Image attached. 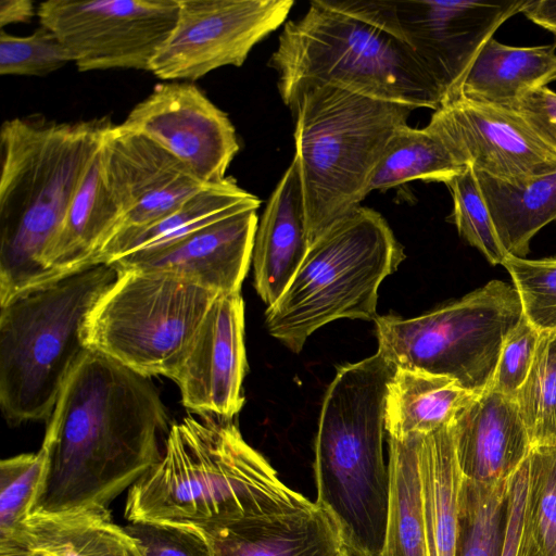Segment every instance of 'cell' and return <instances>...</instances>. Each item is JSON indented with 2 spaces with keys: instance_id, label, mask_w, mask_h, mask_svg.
Segmentation results:
<instances>
[{
  "instance_id": "cell-1",
  "label": "cell",
  "mask_w": 556,
  "mask_h": 556,
  "mask_svg": "<svg viewBox=\"0 0 556 556\" xmlns=\"http://www.w3.org/2000/svg\"><path fill=\"white\" fill-rule=\"evenodd\" d=\"M168 421L150 378L89 350L50 416L46 476L29 516L110 511L161 458Z\"/></svg>"
},
{
  "instance_id": "cell-2",
  "label": "cell",
  "mask_w": 556,
  "mask_h": 556,
  "mask_svg": "<svg viewBox=\"0 0 556 556\" xmlns=\"http://www.w3.org/2000/svg\"><path fill=\"white\" fill-rule=\"evenodd\" d=\"M245 442L233 419L188 414L129 489L125 518L197 528L312 504Z\"/></svg>"
},
{
  "instance_id": "cell-3",
  "label": "cell",
  "mask_w": 556,
  "mask_h": 556,
  "mask_svg": "<svg viewBox=\"0 0 556 556\" xmlns=\"http://www.w3.org/2000/svg\"><path fill=\"white\" fill-rule=\"evenodd\" d=\"M112 125L109 117L60 123L41 116L2 124L0 305L59 278L45 252Z\"/></svg>"
},
{
  "instance_id": "cell-4",
  "label": "cell",
  "mask_w": 556,
  "mask_h": 556,
  "mask_svg": "<svg viewBox=\"0 0 556 556\" xmlns=\"http://www.w3.org/2000/svg\"><path fill=\"white\" fill-rule=\"evenodd\" d=\"M395 367L378 352L341 366L315 438V503L336 521L352 556H380L390 503L383 456L384 399Z\"/></svg>"
},
{
  "instance_id": "cell-5",
  "label": "cell",
  "mask_w": 556,
  "mask_h": 556,
  "mask_svg": "<svg viewBox=\"0 0 556 556\" xmlns=\"http://www.w3.org/2000/svg\"><path fill=\"white\" fill-rule=\"evenodd\" d=\"M295 122V155L309 244L353 214L392 135L413 109L323 84L282 100Z\"/></svg>"
},
{
  "instance_id": "cell-6",
  "label": "cell",
  "mask_w": 556,
  "mask_h": 556,
  "mask_svg": "<svg viewBox=\"0 0 556 556\" xmlns=\"http://www.w3.org/2000/svg\"><path fill=\"white\" fill-rule=\"evenodd\" d=\"M117 275L112 265L94 264L0 305V405L10 424L51 416L89 351L83 340L87 316Z\"/></svg>"
},
{
  "instance_id": "cell-7",
  "label": "cell",
  "mask_w": 556,
  "mask_h": 556,
  "mask_svg": "<svg viewBox=\"0 0 556 556\" xmlns=\"http://www.w3.org/2000/svg\"><path fill=\"white\" fill-rule=\"evenodd\" d=\"M269 66L281 99L303 84H323L410 109L441 106L442 96L401 39L327 0L285 24Z\"/></svg>"
},
{
  "instance_id": "cell-8",
  "label": "cell",
  "mask_w": 556,
  "mask_h": 556,
  "mask_svg": "<svg viewBox=\"0 0 556 556\" xmlns=\"http://www.w3.org/2000/svg\"><path fill=\"white\" fill-rule=\"evenodd\" d=\"M405 258L387 220L358 207L314 242L280 298L265 312L269 334L294 353L341 318L375 320L378 289Z\"/></svg>"
},
{
  "instance_id": "cell-9",
  "label": "cell",
  "mask_w": 556,
  "mask_h": 556,
  "mask_svg": "<svg viewBox=\"0 0 556 556\" xmlns=\"http://www.w3.org/2000/svg\"><path fill=\"white\" fill-rule=\"evenodd\" d=\"M117 273L87 316L85 345L141 376L173 380L219 294L164 273Z\"/></svg>"
},
{
  "instance_id": "cell-10",
  "label": "cell",
  "mask_w": 556,
  "mask_h": 556,
  "mask_svg": "<svg viewBox=\"0 0 556 556\" xmlns=\"http://www.w3.org/2000/svg\"><path fill=\"white\" fill-rule=\"evenodd\" d=\"M521 317L515 287L494 279L417 317L377 316V352L395 368L447 377L478 395L490 389L503 342Z\"/></svg>"
},
{
  "instance_id": "cell-11",
  "label": "cell",
  "mask_w": 556,
  "mask_h": 556,
  "mask_svg": "<svg viewBox=\"0 0 556 556\" xmlns=\"http://www.w3.org/2000/svg\"><path fill=\"white\" fill-rule=\"evenodd\" d=\"M405 42L437 85L442 104L451 99L483 43L526 0L329 1ZM441 104V105H442Z\"/></svg>"
},
{
  "instance_id": "cell-12",
  "label": "cell",
  "mask_w": 556,
  "mask_h": 556,
  "mask_svg": "<svg viewBox=\"0 0 556 556\" xmlns=\"http://www.w3.org/2000/svg\"><path fill=\"white\" fill-rule=\"evenodd\" d=\"M179 0H48L37 9L80 72L149 71L172 34Z\"/></svg>"
},
{
  "instance_id": "cell-13",
  "label": "cell",
  "mask_w": 556,
  "mask_h": 556,
  "mask_svg": "<svg viewBox=\"0 0 556 556\" xmlns=\"http://www.w3.org/2000/svg\"><path fill=\"white\" fill-rule=\"evenodd\" d=\"M293 0H179L178 17L150 72L165 80H197L223 66H241L276 30Z\"/></svg>"
},
{
  "instance_id": "cell-14",
  "label": "cell",
  "mask_w": 556,
  "mask_h": 556,
  "mask_svg": "<svg viewBox=\"0 0 556 556\" xmlns=\"http://www.w3.org/2000/svg\"><path fill=\"white\" fill-rule=\"evenodd\" d=\"M122 125L178 159L206 185H218L240 146L228 115L191 83H161Z\"/></svg>"
},
{
  "instance_id": "cell-15",
  "label": "cell",
  "mask_w": 556,
  "mask_h": 556,
  "mask_svg": "<svg viewBox=\"0 0 556 556\" xmlns=\"http://www.w3.org/2000/svg\"><path fill=\"white\" fill-rule=\"evenodd\" d=\"M463 166L505 181L556 172V154L509 109L453 98L426 126Z\"/></svg>"
},
{
  "instance_id": "cell-16",
  "label": "cell",
  "mask_w": 556,
  "mask_h": 556,
  "mask_svg": "<svg viewBox=\"0 0 556 556\" xmlns=\"http://www.w3.org/2000/svg\"><path fill=\"white\" fill-rule=\"evenodd\" d=\"M100 161L121 214L114 236L165 217L195 193L213 186L198 179L160 144L122 124H113L105 131Z\"/></svg>"
},
{
  "instance_id": "cell-17",
  "label": "cell",
  "mask_w": 556,
  "mask_h": 556,
  "mask_svg": "<svg viewBox=\"0 0 556 556\" xmlns=\"http://www.w3.org/2000/svg\"><path fill=\"white\" fill-rule=\"evenodd\" d=\"M247 369L243 299L240 292L220 294L173 378L182 405L194 414L233 419L244 404Z\"/></svg>"
},
{
  "instance_id": "cell-18",
  "label": "cell",
  "mask_w": 556,
  "mask_h": 556,
  "mask_svg": "<svg viewBox=\"0 0 556 556\" xmlns=\"http://www.w3.org/2000/svg\"><path fill=\"white\" fill-rule=\"evenodd\" d=\"M258 224L256 210L216 220L164 248L124 256L109 265L173 275L217 294L240 292Z\"/></svg>"
},
{
  "instance_id": "cell-19",
  "label": "cell",
  "mask_w": 556,
  "mask_h": 556,
  "mask_svg": "<svg viewBox=\"0 0 556 556\" xmlns=\"http://www.w3.org/2000/svg\"><path fill=\"white\" fill-rule=\"evenodd\" d=\"M199 529L214 556H352L336 521L315 502Z\"/></svg>"
},
{
  "instance_id": "cell-20",
  "label": "cell",
  "mask_w": 556,
  "mask_h": 556,
  "mask_svg": "<svg viewBox=\"0 0 556 556\" xmlns=\"http://www.w3.org/2000/svg\"><path fill=\"white\" fill-rule=\"evenodd\" d=\"M450 426L463 477L473 482L507 481L532 447L515 399L493 390L476 395Z\"/></svg>"
},
{
  "instance_id": "cell-21",
  "label": "cell",
  "mask_w": 556,
  "mask_h": 556,
  "mask_svg": "<svg viewBox=\"0 0 556 556\" xmlns=\"http://www.w3.org/2000/svg\"><path fill=\"white\" fill-rule=\"evenodd\" d=\"M309 247L301 177L293 160L269 197L254 238V287L267 307L283 293Z\"/></svg>"
},
{
  "instance_id": "cell-22",
  "label": "cell",
  "mask_w": 556,
  "mask_h": 556,
  "mask_svg": "<svg viewBox=\"0 0 556 556\" xmlns=\"http://www.w3.org/2000/svg\"><path fill=\"white\" fill-rule=\"evenodd\" d=\"M555 49L554 45L508 46L491 37L478 51L451 99L514 110L525 94L553 81Z\"/></svg>"
},
{
  "instance_id": "cell-23",
  "label": "cell",
  "mask_w": 556,
  "mask_h": 556,
  "mask_svg": "<svg viewBox=\"0 0 556 556\" xmlns=\"http://www.w3.org/2000/svg\"><path fill=\"white\" fill-rule=\"evenodd\" d=\"M119 219V210L102 174L99 148L45 252L46 266L60 277L97 264L101 250L116 233Z\"/></svg>"
},
{
  "instance_id": "cell-24",
  "label": "cell",
  "mask_w": 556,
  "mask_h": 556,
  "mask_svg": "<svg viewBox=\"0 0 556 556\" xmlns=\"http://www.w3.org/2000/svg\"><path fill=\"white\" fill-rule=\"evenodd\" d=\"M261 201L228 177L185 201L165 217L141 228L114 236L101 250L97 264H111L124 256L169 245L187 236L244 210H257Z\"/></svg>"
},
{
  "instance_id": "cell-25",
  "label": "cell",
  "mask_w": 556,
  "mask_h": 556,
  "mask_svg": "<svg viewBox=\"0 0 556 556\" xmlns=\"http://www.w3.org/2000/svg\"><path fill=\"white\" fill-rule=\"evenodd\" d=\"M450 425L428 434H419L418 438L428 556H456L463 473Z\"/></svg>"
},
{
  "instance_id": "cell-26",
  "label": "cell",
  "mask_w": 556,
  "mask_h": 556,
  "mask_svg": "<svg viewBox=\"0 0 556 556\" xmlns=\"http://www.w3.org/2000/svg\"><path fill=\"white\" fill-rule=\"evenodd\" d=\"M476 395L451 378L396 368L384 399L386 431L397 440L434 432L448 426Z\"/></svg>"
},
{
  "instance_id": "cell-27",
  "label": "cell",
  "mask_w": 556,
  "mask_h": 556,
  "mask_svg": "<svg viewBox=\"0 0 556 556\" xmlns=\"http://www.w3.org/2000/svg\"><path fill=\"white\" fill-rule=\"evenodd\" d=\"M476 174L503 249L525 257L532 238L556 220V172L515 182Z\"/></svg>"
},
{
  "instance_id": "cell-28",
  "label": "cell",
  "mask_w": 556,
  "mask_h": 556,
  "mask_svg": "<svg viewBox=\"0 0 556 556\" xmlns=\"http://www.w3.org/2000/svg\"><path fill=\"white\" fill-rule=\"evenodd\" d=\"M25 528L30 556H140L110 511L29 516Z\"/></svg>"
},
{
  "instance_id": "cell-29",
  "label": "cell",
  "mask_w": 556,
  "mask_h": 556,
  "mask_svg": "<svg viewBox=\"0 0 556 556\" xmlns=\"http://www.w3.org/2000/svg\"><path fill=\"white\" fill-rule=\"evenodd\" d=\"M419 433L389 438L390 503L380 556H428L418 463Z\"/></svg>"
},
{
  "instance_id": "cell-30",
  "label": "cell",
  "mask_w": 556,
  "mask_h": 556,
  "mask_svg": "<svg viewBox=\"0 0 556 556\" xmlns=\"http://www.w3.org/2000/svg\"><path fill=\"white\" fill-rule=\"evenodd\" d=\"M465 167L427 127L419 129L405 125L389 139L371 175L368 192L416 179L446 185Z\"/></svg>"
},
{
  "instance_id": "cell-31",
  "label": "cell",
  "mask_w": 556,
  "mask_h": 556,
  "mask_svg": "<svg viewBox=\"0 0 556 556\" xmlns=\"http://www.w3.org/2000/svg\"><path fill=\"white\" fill-rule=\"evenodd\" d=\"M48 464L43 445L0 463V556H30L25 526L39 493Z\"/></svg>"
},
{
  "instance_id": "cell-32",
  "label": "cell",
  "mask_w": 556,
  "mask_h": 556,
  "mask_svg": "<svg viewBox=\"0 0 556 556\" xmlns=\"http://www.w3.org/2000/svg\"><path fill=\"white\" fill-rule=\"evenodd\" d=\"M508 480L485 484L463 477L456 556H501L506 529Z\"/></svg>"
},
{
  "instance_id": "cell-33",
  "label": "cell",
  "mask_w": 556,
  "mask_h": 556,
  "mask_svg": "<svg viewBox=\"0 0 556 556\" xmlns=\"http://www.w3.org/2000/svg\"><path fill=\"white\" fill-rule=\"evenodd\" d=\"M514 399L531 446L556 445V331L540 332L532 366Z\"/></svg>"
},
{
  "instance_id": "cell-34",
  "label": "cell",
  "mask_w": 556,
  "mask_h": 556,
  "mask_svg": "<svg viewBox=\"0 0 556 556\" xmlns=\"http://www.w3.org/2000/svg\"><path fill=\"white\" fill-rule=\"evenodd\" d=\"M446 186L452 194V217L458 233L491 265H502L507 254L497 237L473 167L467 165Z\"/></svg>"
},
{
  "instance_id": "cell-35",
  "label": "cell",
  "mask_w": 556,
  "mask_h": 556,
  "mask_svg": "<svg viewBox=\"0 0 556 556\" xmlns=\"http://www.w3.org/2000/svg\"><path fill=\"white\" fill-rule=\"evenodd\" d=\"M526 516L543 556H556V445L532 446L527 456Z\"/></svg>"
},
{
  "instance_id": "cell-36",
  "label": "cell",
  "mask_w": 556,
  "mask_h": 556,
  "mask_svg": "<svg viewBox=\"0 0 556 556\" xmlns=\"http://www.w3.org/2000/svg\"><path fill=\"white\" fill-rule=\"evenodd\" d=\"M513 279L523 317L539 331H556V257L507 255L502 264Z\"/></svg>"
},
{
  "instance_id": "cell-37",
  "label": "cell",
  "mask_w": 556,
  "mask_h": 556,
  "mask_svg": "<svg viewBox=\"0 0 556 556\" xmlns=\"http://www.w3.org/2000/svg\"><path fill=\"white\" fill-rule=\"evenodd\" d=\"M73 62L60 38L41 26L27 36L0 33V74L46 76Z\"/></svg>"
},
{
  "instance_id": "cell-38",
  "label": "cell",
  "mask_w": 556,
  "mask_h": 556,
  "mask_svg": "<svg viewBox=\"0 0 556 556\" xmlns=\"http://www.w3.org/2000/svg\"><path fill=\"white\" fill-rule=\"evenodd\" d=\"M124 530L140 556H214L206 534L193 526L131 521Z\"/></svg>"
},
{
  "instance_id": "cell-39",
  "label": "cell",
  "mask_w": 556,
  "mask_h": 556,
  "mask_svg": "<svg viewBox=\"0 0 556 556\" xmlns=\"http://www.w3.org/2000/svg\"><path fill=\"white\" fill-rule=\"evenodd\" d=\"M540 332L523 317L505 338L489 390L514 397L533 363Z\"/></svg>"
},
{
  "instance_id": "cell-40",
  "label": "cell",
  "mask_w": 556,
  "mask_h": 556,
  "mask_svg": "<svg viewBox=\"0 0 556 556\" xmlns=\"http://www.w3.org/2000/svg\"><path fill=\"white\" fill-rule=\"evenodd\" d=\"M527 458L508 480L506 529L501 556H543L526 516Z\"/></svg>"
},
{
  "instance_id": "cell-41",
  "label": "cell",
  "mask_w": 556,
  "mask_h": 556,
  "mask_svg": "<svg viewBox=\"0 0 556 556\" xmlns=\"http://www.w3.org/2000/svg\"><path fill=\"white\" fill-rule=\"evenodd\" d=\"M514 111L556 154V92L547 86L534 89L522 97Z\"/></svg>"
},
{
  "instance_id": "cell-42",
  "label": "cell",
  "mask_w": 556,
  "mask_h": 556,
  "mask_svg": "<svg viewBox=\"0 0 556 556\" xmlns=\"http://www.w3.org/2000/svg\"><path fill=\"white\" fill-rule=\"evenodd\" d=\"M521 13L556 38V0H526Z\"/></svg>"
},
{
  "instance_id": "cell-43",
  "label": "cell",
  "mask_w": 556,
  "mask_h": 556,
  "mask_svg": "<svg viewBox=\"0 0 556 556\" xmlns=\"http://www.w3.org/2000/svg\"><path fill=\"white\" fill-rule=\"evenodd\" d=\"M35 11L30 0H1L0 1V26L9 24L29 22Z\"/></svg>"
},
{
  "instance_id": "cell-44",
  "label": "cell",
  "mask_w": 556,
  "mask_h": 556,
  "mask_svg": "<svg viewBox=\"0 0 556 556\" xmlns=\"http://www.w3.org/2000/svg\"><path fill=\"white\" fill-rule=\"evenodd\" d=\"M553 80H556V74H555V76H554V79H553Z\"/></svg>"
}]
</instances>
